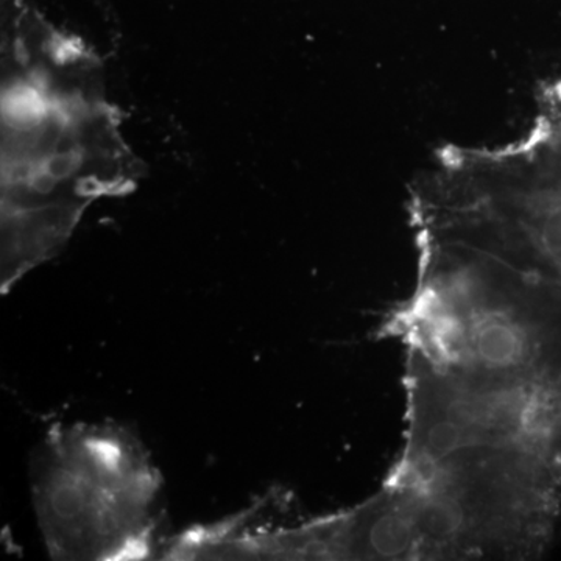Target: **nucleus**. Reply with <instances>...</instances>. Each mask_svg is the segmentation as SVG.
I'll return each mask as SVG.
<instances>
[{
  "instance_id": "1",
  "label": "nucleus",
  "mask_w": 561,
  "mask_h": 561,
  "mask_svg": "<svg viewBox=\"0 0 561 561\" xmlns=\"http://www.w3.org/2000/svg\"><path fill=\"white\" fill-rule=\"evenodd\" d=\"M2 31V275L57 256L92 203L127 194L139 164L98 57L14 2Z\"/></svg>"
},
{
  "instance_id": "2",
  "label": "nucleus",
  "mask_w": 561,
  "mask_h": 561,
  "mask_svg": "<svg viewBox=\"0 0 561 561\" xmlns=\"http://www.w3.org/2000/svg\"><path fill=\"white\" fill-rule=\"evenodd\" d=\"M561 500L513 472L435 468L390 478L345 511L295 523V560H531L551 541Z\"/></svg>"
},
{
  "instance_id": "3",
  "label": "nucleus",
  "mask_w": 561,
  "mask_h": 561,
  "mask_svg": "<svg viewBox=\"0 0 561 561\" xmlns=\"http://www.w3.org/2000/svg\"><path fill=\"white\" fill-rule=\"evenodd\" d=\"M419 276L378 334L432 367L561 381V286L416 236Z\"/></svg>"
},
{
  "instance_id": "4",
  "label": "nucleus",
  "mask_w": 561,
  "mask_h": 561,
  "mask_svg": "<svg viewBox=\"0 0 561 561\" xmlns=\"http://www.w3.org/2000/svg\"><path fill=\"white\" fill-rule=\"evenodd\" d=\"M161 472L111 424H55L33 459L32 502L54 560L161 559Z\"/></svg>"
},
{
  "instance_id": "5",
  "label": "nucleus",
  "mask_w": 561,
  "mask_h": 561,
  "mask_svg": "<svg viewBox=\"0 0 561 561\" xmlns=\"http://www.w3.org/2000/svg\"><path fill=\"white\" fill-rule=\"evenodd\" d=\"M405 430L390 472L513 461L561 482V381L440 370L405 354Z\"/></svg>"
}]
</instances>
